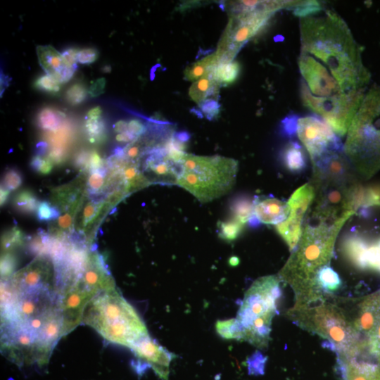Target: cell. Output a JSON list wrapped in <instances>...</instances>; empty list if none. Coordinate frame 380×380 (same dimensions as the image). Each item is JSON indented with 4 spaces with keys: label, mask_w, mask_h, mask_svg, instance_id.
I'll return each instance as SVG.
<instances>
[{
    "label": "cell",
    "mask_w": 380,
    "mask_h": 380,
    "mask_svg": "<svg viewBox=\"0 0 380 380\" xmlns=\"http://www.w3.org/2000/svg\"><path fill=\"white\" fill-rule=\"evenodd\" d=\"M103 165V160L96 151L90 153L89 168L92 171L99 170Z\"/></svg>",
    "instance_id": "c3c4849f"
},
{
    "label": "cell",
    "mask_w": 380,
    "mask_h": 380,
    "mask_svg": "<svg viewBox=\"0 0 380 380\" xmlns=\"http://www.w3.org/2000/svg\"><path fill=\"white\" fill-rule=\"evenodd\" d=\"M311 315L312 324L317 332L327 338L335 348L349 349L351 331L343 317L327 306L315 308Z\"/></svg>",
    "instance_id": "8fae6325"
},
{
    "label": "cell",
    "mask_w": 380,
    "mask_h": 380,
    "mask_svg": "<svg viewBox=\"0 0 380 380\" xmlns=\"http://www.w3.org/2000/svg\"><path fill=\"white\" fill-rule=\"evenodd\" d=\"M369 243L359 234H350L343 241L344 255L355 267L366 270V253Z\"/></svg>",
    "instance_id": "e0dca14e"
},
{
    "label": "cell",
    "mask_w": 380,
    "mask_h": 380,
    "mask_svg": "<svg viewBox=\"0 0 380 380\" xmlns=\"http://www.w3.org/2000/svg\"><path fill=\"white\" fill-rule=\"evenodd\" d=\"M372 206H380V186H372L362 191L360 207Z\"/></svg>",
    "instance_id": "e575fe53"
},
{
    "label": "cell",
    "mask_w": 380,
    "mask_h": 380,
    "mask_svg": "<svg viewBox=\"0 0 380 380\" xmlns=\"http://www.w3.org/2000/svg\"><path fill=\"white\" fill-rule=\"evenodd\" d=\"M90 153L87 151L80 152L75 159L76 165L81 167H89Z\"/></svg>",
    "instance_id": "681fc988"
},
{
    "label": "cell",
    "mask_w": 380,
    "mask_h": 380,
    "mask_svg": "<svg viewBox=\"0 0 380 380\" xmlns=\"http://www.w3.org/2000/svg\"><path fill=\"white\" fill-rule=\"evenodd\" d=\"M82 322L94 328L106 341L129 348L148 336L135 309L116 288L96 296L85 308Z\"/></svg>",
    "instance_id": "7a4b0ae2"
},
{
    "label": "cell",
    "mask_w": 380,
    "mask_h": 380,
    "mask_svg": "<svg viewBox=\"0 0 380 380\" xmlns=\"http://www.w3.org/2000/svg\"><path fill=\"white\" fill-rule=\"evenodd\" d=\"M280 296L279 282L275 276L261 277L252 284L236 318L242 330L243 340L260 348L267 345Z\"/></svg>",
    "instance_id": "52a82bcc"
},
{
    "label": "cell",
    "mask_w": 380,
    "mask_h": 380,
    "mask_svg": "<svg viewBox=\"0 0 380 380\" xmlns=\"http://www.w3.org/2000/svg\"><path fill=\"white\" fill-rule=\"evenodd\" d=\"M102 114V109L100 106H95L91 108L87 114L89 120H99Z\"/></svg>",
    "instance_id": "816d5d0a"
},
{
    "label": "cell",
    "mask_w": 380,
    "mask_h": 380,
    "mask_svg": "<svg viewBox=\"0 0 380 380\" xmlns=\"http://www.w3.org/2000/svg\"><path fill=\"white\" fill-rule=\"evenodd\" d=\"M298 118L295 116L286 118L283 121L284 133L289 137H293L296 132Z\"/></svg>",
    "instance_id": "7dc6e473"
},
{
    "label": "cell",
    "mask_w": 380,
    "mask_h": 380,
    "mask_svg": "<svg viewBox=\"0 0 380 380\" xmlns=\"http://www.w3.org/2000/svg\"><path fill=\"white\" fill-rule=\"evenodd\" d=\"M57 292L53 262L46 255H39L31 263L15 272L7 291L22 295L39 291Z\"/></svg>",
    "instance_id": "9c48e42d"
},
{
    "label": "cell",
    "mask_w": 380,
    "mask_h": 380,
    "mask_svg": "<svg viewBox=\"0 0 380 380\" xmlns=\"http://www.w3.org/2000/svg\"><path fill=\"white\" fill-rule=\"evenodd\" d=\"M88 89L82 82H75L70 85L65 91V100L72 106L82 103L87 98Z\"/></svg>",
    "instance_id": "f546056e"
},
{
    "label": "cell",
    "mask_w": 380,
    "mask_h": 380,
    "mask_svg": "<svg viewBox=\"0 0 380 380\" xmlns=\"http://www.w3.org/2000/svg\"><path fill=\"white\" fill-rule=\"evenodd\" d=\"M135 139L137 138L128 131L118 134L115 136L116 141L122 143H128L132 141H134V139Z\"/></svg>",
    "instance_id": "f907efd6"
},
{
    "label": "cell",
    "mask_w": 380,
    "mask_h": 380,
    "mask_svg": "<svg viewBox=\"0 0 380 380\" xmlns=\"http://www.w3.org/2000/svg\"><path fill=\"white\" fill-rule=\"evenodd\" d=\"M79 51L76 48H69L61 53L65 64L68 67L76 68Z\"/></svg>",
    "instance_id": "f6af8a7d"
},
{
    "label": "cell",
    "mask_w": 380,
    "mask_h": 380,
    "mask_svg": "<svg viewBox=\"0 0 380 380\" xmlns=\"http://www.w3.org/2000/svg\"><path fill=\"white\" fill-rule=\"evenodd\" d=\"M220 58L216 53H211L201 60L188 65L184 70V78L195 82L202 77L212 74L215 68L219 64Z\"/></svg>",
    "instance_id": "44dd1931"
},
{
    "label": "cell",
    "mask_w": 380,
    "mask_h": 380,
    "mask_svg": "<svg viewBox=\"0 0 380 380\" xmlns=\"http://www.w3.org/2000/svg\"><path fill=\"white\" fill-rule=\"evenodd\" d=\"M300 36L298 64L303 105L343 137L370 79L361 48L344 20L331 9L300 18Z\"/></svg>",
    "instance_id": "6da1fadb"
},
{
    "label": "cell",
    "mask_w": 380,
    "mask_h": 380,
    "mask_svg": "<svg viewBox=\"0 0 380 380\" xmlns=\"http://www.w3.org/2000/svg\"><path fill=\"white\" fill-rule=\"evenodd\" d=\"M281 161L287 170L293 173L303 172L307 167V157L303 147L296 141H290L284 148Z\"/></svg>",
    "instance_id": "ac0fdd59"
},
{
    "label": "cell",
    "mask_w": 380,
    "mask_h": 380,
    "mask_svg": "<svg viewBox=\"0 0 380 380\" xmlns=\"http://www.w3.org/2000/svg\"><path fill=\"white\" fill-rule=\"evenodd\" d=\"M348 163L344 151H334L325 153L312 164L321 179L342 182L348 175Z\"/></svg>",
    "instance_id": "9a60e30c"
},
{
    "label": "cell",
    "mask_w": 380,
    "mask_h": 380,
    "mask_svg": "<svg viewBox=\"0 0 380 380\" xmlns=\"http://www.w3.org/2000/svg\"><path fill=\"white\" fill-rule=\"evenodd\" d=\"M244 225L234 218L225 222H219V236L224 240H234L240 235L244 228Z\"/></svg>",
    "instance_id": "83f0119b"
},
{
    "label": "cell",
    "mask_w": 380,
    "mask_h": 380,
    "mask_svg": "<svg viewBox=\"0 0 380 380\" xmlns=\"http://www.w3.org/2000/svg\"><path fill=\"white\" fill-rule=\"evenodd\" d=\"M96 296L77 281H75L62 292L60 307L63 319V336L80 324L85 308Z\"/></svg>",
    "instance_id": "7c38bea8"
},
{
    "label": "cell",
    "mask_w": 380,
    "mask_h": 380,
    "mask_svg": "<svg viewBox=\"0 0 380 380\" xmlns=\"http://www.w3.org/2000/svg\"><path fill=\"white\" fill-rule=\"evenodd\" d=\"M77 207L72 208L68 212L60 215L57 219V226L59 228V232L68 230L71 228L73 224L75 213Z\"/></svg>",
    "instance_id": "60d3db41"
},
{
    "label": "cell",
    "mask_w": 380,
    "mask_h": 380,
    "mask_svg": "<svg viewBox=\"0 0 380 380\" xmlns=\"http://www.w3.org/2000/svg\"><path fill=\"white\" fill-rule=\"evenodd\" d=\"M300 1H238L230 9V18L217 46L220 63L231 62L239 49L282 8H293Z\"/></svg>",
    "instance_id": "5b68a950"
},
{
    "label": "cell",
    "mask_w": 380,
    "mask_h": 380,
    "mask_svg": "<svg viewBox=\"0 0 380 380\" xmlns=\"http://www.w3.org/2000/svg\"><path fill=\"white\" fill-rule=\"evenodd\" d=\"M314 197L315 190L312 185L305 184L297 189L287 201L290 208L288 217L276 224V230L290 250L295 249L301 239L303 216Z\"/></svg>",
    "instance_id": "30bf717a"
},
{
    "label": "cell",
    "mask_w": 380,
    "mask_h": 380,
    "mask_svg": "<svg viewBox=\"0 0 380 380\" xmlns=\"http://www.w3.org/2000/svg\"><path fill=\"white\" fill-rule=\"evenodd\" d=\"M65 115L51 107L43 108L37 114L38 125L45 130H56Z\"/></svg>",
    "instance_id": "484cf974"
},
{
    "label": "cell",
    "mask_w": 380,
    "mask_h": 380,
    "mask_svg": "<svg viewBox=\"0 0 380 380\" xmlns=\"http://www.w3.org/2000/svg\"><path fill=\"white\" fill-rule=\"evenodd\" d=\"M104 174L99 170H94L88 178L87 184L89 189L94 193L99 192L101 190L104 185Z\"/></svg>",
    "instance_id": "f35d334b"
},
{
    "label": "cell",
    "mask_w": 380,
    "mask_h": 380,
    "mask_svg": "<svg viewBox=\"0 0 380 380\" xmlns=\"http://www.w3.org/2000/svg\"><path fill=\"white\" fill-rule=\"evenodd\" d=\"M39 203L36 195L29 189L20 191L15 195L13 199V204L15 209L24 214L37 213Z\"/></svg>",
    "instance_id": "cb8c5ba5"
},
{
    "label": "cell",
    "mask_w": 380,
    "mask_h": 380,
    "mask_svg": "<svg viewBox=\"0 0 380 380\" xmlns=\"http://www.w3.org/2000/svg\"><path fill=\"white\" fill-rule=\"evenodd\" d=\"M253 200L246 196H241L235 199L230 209L232 218L237 220L243 224L251 223L253 220Z\"/></svg>",
    "instance_id": "603a6c76"
},
{
    "label": "cell",
    "mask_w": 380,
    "mask_h": 380,
    "mask_svg": "<svg viewBox=\"0 0 380 380\" xmlns=\"http://www.w3.org/2000/svg\"><path fill=\"white\" fill-rule=\"evenodd\" d=\"M217 333L223 338L243 339L241 328L236 319L218 321L216 324Z\"/></svg>",
    "instance_id": "4316f807"
},
{
    "label": "cell",
    "mask_w": 380,
    "mask_h": 380,
    "mask_svg": "<svg viewBox=\"0 0 380 380\" xmlns=\"http://www.w3.org/2000/svg\"><path fill=\"white\" fill-rule=\"evenodd\" d=\"M23 183V177L19 171L15 169H8L4 175V186L9 191L18 189Z\"/></svg>",
    "instance_id": "8d00e7d4"
},
{
    "label": "cell",
    "mask_w": 380,
    "mask_h": 380,
    "mask_svg": "<svg viewBox=\"0 0 380 380\" xmlns=\"http://www.w3.org/2000/svg\"><path fill=\"white\" fill-rule=\"evenodd\" d=\"M24 241V234L18 227L6 231L2 236L1 245L5 253H8L21 246Z\"/></svg>",
    "instance_id": "f1b7e54d"
},
{
    "label": "cell",
    "mask_w": 380,
    "mask_h": 380,
    "mask_svg": "<svg viewBox=\"0 0 380 380\" xmlns=\"http://www.w3.org/2000/svg\"><path fill=\"white\" fill-rule=\"evenodd\" d=\"M138 360L153 369L160 379L167 380L172 354L153 340L149 335L130 348Z\"/></svg>",
    "instance_id": "4fadbf2b"
},
{
    "label": "cell",
    "mask_w": 380,
    "mask_h": 380,
    "mask_svg": "<svg viewBox=\"0 0 380 380\" xmlns=\"http://www.w3.org/2000/svg\"><path fill=\"white\" fill-rule=\"evenodd\" d=\"M128 122L125 120H121L118 121L113 127L114 131L118 133H122L127 131Z\"/></svg>",
    "instance_id": "f5cc1de1"
},
{
    "label": "cell",
    "mask_w": 380,
    "mask_h": 380,
    "mask_svg": "<svg viewBox=\"0 0 380 380\" xmlns=\"http://www.w3.org/2000/svg\"><path fill=\"white\" fill-rule=\"evenodd\" d=\"M66 153L63 148L61 146L53 147L49 153L48 158L53 164H61L65 161Z\"/></svg>",
    "instance_id": "ee69618b"
},
{
    "label": "cell",
    "mask_w": 380,
    "mask_h": 380,
    "mask_svg": "<svg viewBox=\"0 0 380 380\" xmlns=\"http://www.w3.org/2000/svg\"><path fill=\"white\" fill-rule=\"evenodd\" d=\"M33 86L38 90L51 94H58L61 89V84L48 74L39 77Z\"/></svg>",
    "instance_id": "1f68e13d"
},
{
    "label": "cell",
    "mask_w": 380,
    "mask_h": 380,
    "mask_svg": "<svg viewBox=\"0 0 380 380\" xmlns=\"http://www.w3.org/2000/svg\"><path fill=\"white\" fill-rule=\"evenodd\" d=\"M30 165L34 170L44 175L49 174L53 167V164L48 157L42 158L40 156L33 157Z\"/></svg>",
    "instance_id": "74e56055"
},
{
    "label": "cell",
    "mask_w": 380,
    "mask_h": 380,
    "mask_svg": "<svg viewBox=\"0 0 380 380\" xmlns=\"http://www.w3.org/2000/svg\"><path fill=\"white\" fill-rule=\"evenodd\" d=\"M298 138L310 155L312 163L334 151H343V144L331 128L315 116H305L298 119Z\"/></svg>",
    "instance_id": "ba28073f"
},
{
    "label": "cell",
    "mask_w": 380,
    "mask_h": 380,
    "mask_svg": "<svg viewBox=\"0 0 380 380\" xmlns=\"http://www.w3.org/2000/svg\"><path fill=\"white\" fill-rule=\"evenodd\" d=\"M16 266V260L10 253H5L1 260V274L3 277H9Z\"/></svg>",
    "instance_id": "ab89813d"
},
{
    "label": "cell",
    "mask_w": 380,
    "mask_h": 380,
    "mask_svg": "<svg viewBox=\"0 0 380 380\" xmlns=\"http://www.w3.org/2000/svg\"><path fill=\"white\" fill-rule=\"evenodd\" d=\"M37 54L41 67L53 77L68 66L62 54L51 46H38Z\"/></svg>",
    "instance_id": "d6986e66"
},
{
    "label": "cell",
    "mask_w": 380,
    "mask_h": 380,
    "mask_svg": "<svg viewBox=\"0 0 380 380\" xmlns=\"http://www.w3.org/2000/svg\"><path fill=\"white\" fill-rule=\"evenodd\" d=\"M9 194H10V191L6 189L5 186H1V190H0V203H1V205H4L6 202L8 200V196H9Z\"/></svg>",
    "instance_id": "db71d44e"
},
{
    "label": "cell",
    "mask_w": 380,
    "mask_h": 380,
    "mask_svg": "<svg viewBox=\"0 0 380 380\" xmlns=\"http://www.w3.org/2000/svg\"><path fill=\"white\" fill-rule=\"evenodd\" d=\"M99 56L98 51L94 48H85L79 51L77 62L82 64H90L96 61Z\"/></svg>",
    "instance_id": "b9f144b4"
},
{
    "label": "cell",
    "mask_w": 380,
    "mask_h": 380,
    "mask_svg": "<svg viewBox=\"0 0 380 380\" xmlns=\"http://www.w3.org/2000/svg\"><path fill=\"white\" fill-rule=\"evenodd\" d=\"M238 162L220 156L186 153L179 164L177 185L200 202L208 203L227 194L234 186Z\"/></svg>",
    "instance_id": "277c9868"
},
{
    "label": "cell",
    "mask_w": 380,
    "mask_h": 380,
    "mask_svg": "<svg viewBox=\"0 0 380 380\" xmlns=\"http://www.w3.org/2000/svg\"><path fill=\"white\" fill-rule=\"evenodd\" d=\"M146 170L160 183L177 184L179 165L167 158L163 148L146 160Z\"/></svg>",
    "instance_id": "2e32d148"
},
{
    "label": "cell",
    "mask_w": 380,
    "mask_h": 380,
    "mask_svg": "<svg viewBox=\"0 0 380 380\" xmlns=\"http://www.w3.org/2000/svg\"><path fill=\"white\" fill-rule=\"evenodd\" d=\"M85 129L88 133L91 144L103 142L106 138L104 124L99 120L88 119L85 122Z\"/></svg>",
    "instance_id": "4dcf8cb0"
},
{
    "label": "cell",
    "mask_w": 380,
    "mask_h": 380,
    "mask_svg": "<svg viewBox=\"0 0 380 380\" xmlns=\"http://www.w3.org/2000/svg\"><path fill=\"white\" fill-rule=\"evenodd\" d=\"M220 86L210 75L194 82L189 88V95L194 102L201 105L207 99L217 98Z\"/></svg>",
    "instance_id": "ffe728a7"
},
{
    "label": "cell",
    "mask_w": 380,
    "mask_h": 380,
    "mask_svg": "<svg viewBox=\"0 0 380 380\" xmlns=\"http://www.w3.org/2000/svg\"><path fill=\"white\" fill-rule=\"evenodd\" d=\"M237 61L219 63L212 72L213 78L220 84L228 85L234 82L240 73Z\"/></svg>",
    "instance_id": "7402d4cb"
},
{
    "label": "cell",
    "mask_w": 380,
    "mask_h": 380,
    "mask_svg": "<svg viewBox=\"0 0 380 380\" xmlns=\"http://www.w3.org/2000/svg\"><path fill=\"white\" fill-rule=\"evenodd\" d=\"M365 262L366 270L369 269L380 273V238L369 244Z\"/></svg>",
    "instance_id": "d6a6232c"
},
{
    "label": "cell",
    "mask_w": 380,
    "mask_h": 380,
    "mask_svg": "<svg viewBox=\"0 0 380 380\" xmlns=\"http://www.w3.org/2000/svg\"><path fill=\"white\" fill-rule=\"evenodd\" d=\"M127 131L138 138L145 132L146 127L141 120L132 119L128 122Z\"/></svg>",
    "instance_id": "7bdbcfd3"
},
{
    "label": "cell",
    "mask_w": 380,
    "mask_h": 380,
    "mask_svg": "<svg viewBox=\"0 0 380 380\" xmlns=\"http://www.w3.org/2000/svg\"><path fill=\"white\" fill-rule=\"evenodd\" d=\"M106 80L104 78H100L94 82L88 89V94L91 97H96L104 92Z\"/></svg>",
    "instance_id": "bcb514c9"
},
{
    "label": "cell",
    "mask_w": 380,
    "mask_h": 380,
    "mask_svg": "<svg viewBox=\"0 0 380 380\" xmlns=\"http://www.w3.org/2000/svg\"><path fill=\"white\" fill-rule=\"evenodd\" d=\"M347 219L341 218L331 226L326 223L307 226L281 276L298 284H315L317 272L331 258L337 233Z\"/></svg>",
    "instance_id": "8992f818"
},
{
    "label": "cell",
    "mask_w": 380,
    "mask_h": 380,
    "mask_svg": "<svg viewBox=\"0 0 380 380\" xmlns=\"http://www.w3.org/2000/svg\"><path fill=\"white\" fill-rule=\"evenodd\" d=\"M106 203H96L95 202H89L84 208L82 212V223L83 227L91 224L100 215L101 212L104 209Z\"/></svg>",
    "instance_id": "836d02e7"
},
{
    "label": "cell",
    "mask_w": 380,
    "mask_h": 380,
    "mask_svg": "<svg viewBox=\"0 0 380 380\" xmlns=\"http://www.w3.org/2000/svg\"><path fill=\"white\" fill-rule=\"evenodd\" d=\"M315 284L319 285L327 291H335L341 285V279L331 267L329 265L322 267L317 272Z\"/></svg>",
    "instance_id": "d4e9b609"
},
{
    "label": "cell",
    "mask_w": 380,
    "mask_h": 380,
    "mask_svg": "<svg viewBox=\"0 0 380 380\" xmlns=\"http://www.w3.org/2000/svg\"><path fill=\"white\" fill-rule=\"evenodd\" d=\"M60 212L56 206L51 205L46 201L40 202L37 210V217L42 222H48L58 219Z\"/></svg>",
    "instance_id": "d590c367"
},
{
    "label": "cell",
    "mask_w": 380,
    "mask_h": 380,
    "mask_svg": "<svg viewBox=\"0 0 380 380\" xmlns=\"http://www.w3.org/2000/svg\"><path fill=\"white\" fill-rule=\"evenodd\" d=\"M253 220L251 223L278 224L288 217L290 212L287 202L271 197L253 199Z\"/></svg>",
    "instance_id": "5bb4252c"
},
{
    "label": "cell",
    "mask_w": 380,
    "mask_h": 380,
    "mask_svg": "<svg viewBox=\"0 0 380 380\" xmlns=\"http://www.w3.org/2000/svg\"><path fill=\"white\" fill-rule=\"evenodd\" d=\"M349 162L364 175L380 169V87L365 95L343 145Z\"/></svg>",
    "instance_id": "3957f363"
}]
</instances>
